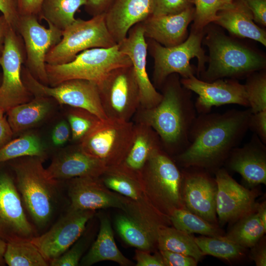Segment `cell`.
I'll use <instances>...</instances> for the list:
<instances>
[{
    "label": "cell",
    "mask_w": 266,
    "mask_h": 266,
    "mask_svg": "<svg viewBox=\"0 0 266 266\" xmlns=\"http://www.w3.org/2000/svg\"><path fill=\"white\" fill-rule=\"evenodd\" d=\"M251 114L249 108L199 114L190 131L189 143L176 155V161L184 168L214 173L244 138Z\"/></svg>",
    "instance_id": "1"
},
{
    "label": "cell",
    "mask_w": 266,
    "mask_h": 266,
    "mask_svg": "<svg viewBox=\"0 0 266 266\" xmlns=\"http://www.w3.org/2000/svg\"><path fill=\"white\" fill-rule=\"evenodd\" d=\"M176 74L165 81L163 97L155 106L143 109L140 121L157 133L166 150L176 155L188 146L190 129L197 116L191 91L184 88Z\"/></svg>",
    "instance_id": "2"
},
{
    "label": "cell",
    "mask_w": 266,
    "mask_h": 266,
    "mask_svg": "<svg viewBox=\"0 0 266 266\" xmlns=\"http://www.w3.org/2000/svg\"><path fill=\"white\" fill-rule=\"evenodd\" d=\"M45 158L27 156L9 161L15 182L27 211L39 227L46 225L54 208L58 181L48 175Z\"/></svg>",
    "instance_id": "3"
},
{
    "label": "cell",
    "mask_w": 266,
    "mask_h": 266,
    "mask_svg": "<svg viewBox=\"0 0 266 266\" xmlns=\"http://www.w3.org/2000/svg\"><path fill=\"white\" fill-rule=\"evenodd\" d=\"M205 44L208 65L198 77L203 81L241 78L266 67L263 55L216 30L208 32Z\"/></svg>",
    "instance_id": "4"
},
{
    "label": "cell",
    "mask_w": 266,
    "mask_h": 266,
    "mask_svg": "<svg viewBox=\"0 0 266 266\" xmlns=\"http://www.w3.org/2000/svg\"><path fill=\"white\" fill-rule=\"evenodd\" d=\"M100 177L108 188L125 197L124 213L143 227L157 242L159 229L171 224L169 219L159 212L149 200L140 173L120 165L107 167Z\"/></svg>",
    "instance_id": "5"
},
{
    "label": "cell",
    "mask_w": 266,
    "mask_h": 266,
    "mask_svg": "<svg viewBox=\"0 0 266 266\" xmlns=\"http://www.w3.org/2000/svg\"><path fill=\"white\" fill-rule=\"evenodd\" d=\"M140 175L147 198L161 214L169 219L175 210L185 208L182 172L163 148L152 153Z\"/></svg>",
    "instance_id": "6"
},
{
    "label": "cell",
    "mask_w": 266,
    "mask_h": 266,
    "mask_svg": "<svg viewBox=\"0 0 266 266\" xmlns=\"http://www.w3.org/2000/svg\"><path fill=\"white\" fill-rule=\"evenodd\" d=\"M132 65L118 44L109 48L84 50L71 62L62 65L46 64L48 85L56 86L70 79H83L99 84L115 68Z\"/></svg>",
    "instance_id": "7"
},
{
    "label": "cell",
    "mask_w": 266,
    "mask_h": 266,
    "mask_svg": "<svg viewBox=\"0 0 266 266\" xmlns=\"http://www.w3.org/2000/svg\"><path fill=\"white\" fill-rule=\"evenodd\" d=\"M203 35V31L192 28L189 36L178 45L165 47L153 40L147 43L154 61L153 76L156 84L163 85L173 74H179L182 78L195 75L196 70L190 64L194 58L198 59V75L204 71L208 58L201 46Z\"/></svg>",
    "instance_id": "8"
},
{
    "label": "cell",
    "mask_w": 266,
    "mask_h": 266,
    "mask_svg": "<svg viewBox=\"0 0 266 266\" xmlns=\"http://www.w3.org/2000/svg\"><path fill=\"white\" fill-rule=\"evenodd\" d=\"M116 44L107 27L105 13L87 20L76 19L62 31L60 41L49 50L45 62L49 65H62L72 61L84 50L109 48Z\"/></svg>",
    "instance_id": "9"
},
{
    "label": "cell",
    "mask_w": 266,
    "mask_h": 266,
    "mask_svg": "<svg viewBox=\"0 0 266 266\" xmlns=\"http://www.w3.org/2000/svg\"><path fill=\"white\" fill-rule=\"evenodd\" d=\"M134 130V125L130 121L107 118L83 137L79 146L107 167L119 166L127 155Z\"/></svg>",
    "instance_id": "10"
},
{
    "label": "cell",
    "mask_w": 266,
    "mask_h": 266,
    "mask_svg": "<svg viewBox=\"0 0 266 266\" xmlns=\"http://www.w3.org/2000/svg\"><path fill=\"white\" fill-rule=\"evenodd\" d=\"M22 78L33 96L54 99L58 102L86 109L101 120L107 119L100 100L97 84L83 79H70L50 86L34 78L23 65Z\"/></svg>",
    "instance_id": "11"
},
{
    "label": "cell",
    "mask_w": 266,
    "mask_h": 266,
    "mask_svg": "<svg viewBox=\"0 0 266 266\" xmlns=\"http://www.w3.org/2000/svg\"><path fill=\"white\" fill-rule=\"evenodd\" d=\"M97 86L107 117L129 121L140 105L139 88L132 65L112 70Z\"/></svg>",
    "instance_id": "12"
},
{
    "label": "cell",
    "mask_w": 266,
    "mask_h": 266,
    "mask_svg": "<svg viewBox=\"0 0 266 266\" xmlns=\"http://www.w3.org/2000/svg\"><path fill=\"white\" fill-rule=\"evenodd\" d=\"M25 58L22 39L10 27L0 54V66L2 69L0 108L5 112L13 106L30 101L33 96L22 78V69Z\"/></svg>",
    "instance_id": "13"
},
{
    "label": "cell",
    "mask_w": 266,
    "mask_h": 266,
    "mask_svg": "<svg viewBox=\"0 0 266 266\" xmlns=\"http://www.w3.org/2000/svg\"><path fill=\"white\" fill-rule=\"evenodd\" d=\"M39 20L34 15H20L16 32L24 46L26 58L24 66L34 78L48 85L46 56L60 41L62 31L50 24L46 28Z\"/></svg>",
    "instance_id": "14"
},
{
    "label": "cell",
    "mask_w": 266,
    "mask_h": 266,
    "mask_svg": "<svg viewBox=\"0 0 266 266\" xmlns=\"http://www.w3.org/2000/svg\"><path fill=\"white\" fill-rule=\"evenodd\" d=\"M94 210H68L50 229L31 238L45 258L49 262L68 250L82 235Z\"/></svg>",
    "instance_id": "15"
},
{
    "label": "cell",
    "mask_w": 266,
    "mask_h": 266,
    "mask_svg": "<svg viewBox=\"0 0 266 266\" xmlns=\"http://www.w3.org/2000/svg\"><path fill=\"white\" fill-rule=\"evenodd\" d=\"M214 173L217 184L216 213L220 225L235 222L256 211L257 192L239 184L224 168Z\"/></svg>",
    "instance_id": "16"
},
{
    "label": "cell",
    "mask_w": 266,
    "mask_h": 266,
    "mask_svg": "<svg viewBox=\"0 0 266 266\" xmlns=\"http://www.w3.org/2000/svg\"><path fill=\"white\" fill-rule=\"evenodd\" d=\"M180 82L186 89L198 95L195 103L198 113L210 112L213 106L235 104L249 108L244 84L235 79H218L203 81L193 75L181 78Z\"/></svg>",
    "instance_id": "17"
},
{
    "label": "cell",
    "mask_w": 266,
    "mask_h": 266,
    "mask_svg": "<svg viewBox=\"0 0 266 266\" xmlns=\"http://www.w3.org/2000/svg\"><path fill=\"white\" fill-rule=\"evenodd\" d=\"M20 197L11 175L0 171V238L6 242L34 237Z\"/></svg>",
    "instance_id": "18"
},
{
    "label": "cell",
    "mask_w": 266,
    "mask_h": 266,
    "mask_svg": "<svg viewBox=\"0 0 266 266\" xmlns=\"http://www.w3.org/2000/svg\"><path fill=\"white\" fill-rule=\"evenodd\" d=\"M182 172V194L186 209L212 224L217 223V184L206 170L188 167Z\"/></svg>",
    "instance_id": "19"
},
{
    "label": "cell",
    "mask_w": 266,
    "mask_h": 266,
    "mask_svg": "<svg viewBox=\"0 0 266 266\" xmlns=\"http://www.w3.org/2000/svg\"><path fill=\"white\" fill-rule=\"evenodd\" d=\"M120 51L130 59L139 91L140 105L148 109L157 105L163 95L157 91L146 70L148 43L141 23L129 30L127 37L118 43Z\"/></svg>",
    "instance_id": "20"
},
{
    "label": "cell",
    "mask_w": 266,
    "mask_h": 266,
    "mask_svg": "<svg viewBox=\"0 0 266 266\" xmlns=\"http://www.w3.org/2000/svg\"><path fill=\"white\" fill-rule=\"evenodd\" d=\"M69 180V207L94 211L116 208L124 211L125 197L108 188L100 177H79Z\"/></svg>",
    "instance_id": "21"
},
{
    "label": "cell",
    "mask_w": 266,
    "mask_h": 266,
    "mask_svg": "<svg viewBox=\"0 0 266 266\" xmlns=\"http://www.w3.org/2000/svg\"><path fill=\"white\" fill-rule=\"evenodd\" d=\"M266 145L254 133L249 142L232 151L224 165L241 175L250 186L266 185Z\"/></svg>",
    "instance_id": "22"
},
{
    "label": "cell",
    "mask_w": 266,
    "mask_h": 266,
    "mask_svg": "<svg viewBox=\"0 0 266 266\" xmlns=\"http://www.w3.org/2000/svg\"><path fill=\"white\" fill-rule=\"evenodd\" d=\"M153 0H113L105 12L108 30L117 44L131 28L152 15Z\"/></svg>",
    "instance_id": "23"
},
{
    "label": "cell",
    "mask_w": 266,
    "mask_h": 266,
    "mask_svg": "<svg viewBox=\"0 0 266 266\" xmlns=\"http://www.w3.org/2000/svg\"><path fill=\"white\" fill-rule=\"evenodd\" d=\"M194 15L192 6L176 14L152 15L141 22L144 36L165 47L178 45L187 38V28Z\"/></svg>",
    "instance_id": "24"
},
{
    "label": "cell",
    "mask_w": 266,
    "mask_h": 266,
    "mask_svg": "<svg viewBox=\"0 0 266 266\" xmlns=\"http://www.w3.org/2000/svg\"><path fill=\"white\" fill-rule=\"evenodd\" d=\"M106 168L102 162L79 146L57 155L46 169L51 178L58 181L79 177H100Z\"/></svg>",
    "instance_id": "25"
},
{
    "label": "cell",
    "mask_w": 266,
    "mask_h": 266,
    "mask_svg": "<svg viewBox=\"0 0 266 266\" xmlns=\"http://www.w3.org/2000/svg\"><path fill=\"white\" fill-rule=\"evenodd\" d=\"M214 23L233 35L266 46V31L256 24L252 13L242 0H233L229 6L218 13Z\"/></svg>",
    "instance_id": "26"
},
{
    "label": "cell",
    "mask_w": 266,
    "mask_h": 266,
    "mask_svg": "<svg viewBox=\"0 0 266 266\" xmlns=\"http://www.w3.org/2000/svg\"><path fill=\"white\" fill-rule=\"evenodd\" d=\"M98 217L100 223L99 233L88 252L81 259V265L89 266L104 261L114 262L122 266L133 265L118 248L109 218L103 213H100Z\"/></svg>",
    "instance_id": "27"
},
{
    "label": "cell",
    "mask_w": 266,
    "mask_h": 266,
    "mask_svg": "<svg viewBox=\"0 0 266 266\" xmlns=\"http://www.w3.org/2000/svg\"><path fill=\"white\" fill-rule=\"evenodd\" d=\"M160 148H162V145L157 133L150 127L139 122L134 125L129 150L121 165L129 170L140 173L152 153Z\"/></svg>",
    "instance_id": "28"
},
{
    "label": "cell",
    "mask_w": 266,
    "mask_h": 266,
    "mask_svg": "<svg viewBox=\"0 0 266 266\" xmlns=\"http://www.w3.org/2000/svg\"><path fill=\"white\" fill-rule=\"evenodd\" d=\"M51 99L34 96L30 101L8 109L6 118L13 134L33 127L47 117L52 110Z\"/></svg>",
    "instance_id": "29"
},
{
    "label": "cell",
    "mask_w": 266,
    "mask_h": 266,
    "mask_svg": "<svg viewBox=\"0 0 266 266\" xmlns=\"http://www.w3.org/2000/svg\"><path fill=\"white\" fill-rule=\"evenodd\" d=\"M191 234L170 226H163L158 230L157 248L159 250H166L179 253L193 257L198 262L204 256Z\"/></svg>",
    "instance_id": "30"
},
{
    "label": "cell",
    "mask_w": 266,
    "mask_h": 266,
    "mask_svg": "<svg viewBox=\"0 0 266 266\" xmlns=\"http://www.w3.org/2000/svg\"><path fill=\"white\" fill-rule=\"evenodd\" d=\"M87 0H43L39 19L63 31L76 20L75 12Z\"/></svg>",
    "instance_id": "31"
},
{
    "label": "cell",
    "mask_w": 266,
    "mask_h": 266,
    "mask_svg": "<svg viewBox=\"0 0 266 266\" xmlns=\"http://www.w3.org/2000/svg\"><path fill=\"white\" fill-rule=\"evenodd\" d=\"M3 257L5 264L9 266H47L49 264L29 238H19L6 242Z\"/></svg>",
    "instance_id": "32"
},
{
    "label": "cell",
    "mask_w": 266,
    "mask_h": 266,
    "mask_svg": "<svg viewBox=\"0 0 266 266\" xmlns=\"http://www.w3.org/2000/svg\"><path fill=\"white\" fill-rule=\"evenodd\" d=\"M115 225L121 237L129 245L150 253L157 247V240L124 213L116 217Z\"/></svg>",
    "instance_id": "33"
},
{
    "label": "cell",
    "mask_w": 266,
    "mask_h": 266,
    "mask_svg": "<svg viewBox=\"0 0 266 266\" xmlns=\"http://www.w3.org/2000/svg\"><path fill=\"white\" fill-rule=\"evenodd\" d=\"M235 222L225 236L244 248L254 246L266 233L256 211Z\"/></svg>",
    "instance_id": "34"
},
{
    "label": "cell",
    "mask_w": 266,
    "mask_h": 266,
    "mask_svg": "<svg viewBox=\"0 0 266 266\" xmlns=\"http://www.w3.org/2000/svg\"><path fill=\"white\" fill-rule=\"evenodd\" d=\"M27 156L46 157L44 146L35 134L28 133L11 140L0 149V165Z\"/></svg>",
    "instance_id": "35"
},
{
    "label": "cell",
    "mask_w": 266,
    "mask_h": 266,
    "mask_svg": "<svg viewBox=\"0 0 266 266\" xmlns=\"http://www.w3.org/2000/svg\"><path fill=\"white\" fill-rule=\"evenodd\" d=\"M169 220L173 227L187 233L208 236L223 235V232L217 225L210 223L186 208L175 210Z\"/></svg>",
    "instance_id": "36"
},
{
    "label": "cell",
    "mask_w": 266,
    "mask_h": 266,
    "mask_svg": "<svg viewBox=\"0 0 266 266\" xmlns=\"http://www.w3.org/2000/svg\"><path fill=\"white\" fill-rule=\"evenodd\" d=\"M195 241L202 252L227 260L236 259L244 255V248L228 239L225 236H200Z\"/></svg>",
    "instance_id": "37"
},
{
    "label": "cell",
    "mask_w": 266,
    "mask_h": 266,
    "mask_svg": "<svg viewBox=\"0 0 266 266\" xmlns=\"http://www.w3.org/2000/svg\"><path fill=\"white\" fill-rule=\"evenodd\" d=\"M244 85L252 113L266 110V73L264 69L248 75Z\"/></svg>",
    "instance_id": "38"
},
{
    "label": "cell",
    "mask_w": 266,
    "mask_h": 266,
    "mask_svg": "<svg viewBox=\"0 0 266 266\" xmlns=\"http://www.w3.org/2000/svg\"><path fill=\"white\" fill-rule=\"evenodd\" d=\"M233 0H193L195 15L192 29L203 31L211 22H215L218 13L227 8Z\"/></svg>",
    "instance_id": "39"
},
{
    "label": "cell",
    "mask_w": 266,
    "mask_h": 266,
    "mask_svg": "<svg viewBox=\"0 0 266 266\" xmlns=\"http://www.w3.org/2000/svg\"><path fill=\"white\" fill-rule=\"evenodd\" d=\"M72 139L80 141L101 120L92 112L80 108L73 107L67 115Z\"/></svg>",
    "instance_id": "40"
},
{
    "label": "cell",
    "mask_w": 266,
    "mask_h": 266,
    "mask_svg": "<svg viewBox=\"0 0 266 266\" xmlns=\"http://www.w3.org/2000/svg\"><path fill=\"white\" fill-rule=\"evenodd\" d=\"M87 245L86 238H80L63 254L51 260L49 264L51 266H78L81 258Z\"/></svg>",
    "instance_id": "41"
},
{
    "label": "cell",
    "mask_w": 266,
    "mask_h": 266,
    "mask_svg": "<svg viewBox=\"0 0 266 266\" xmlns=\"http://www.w3.org/2000/svg\"><path fill=\"white\" fill-rule=\"evenodd\" d=\"M153 16L179 13L193 6V0H153Z\"/></svg>",
    "instance_id": "42"
},
{
    "label": "cell",
    "mask_w": 266,
    "mask_h": 266,
    "mask_svg": "<svg viewBox=\"0 0 266 266\" xmlns=\"http://www.w3.org/2000/svg\"><path fill=\"white\" fill-rule=\"evenodd\" d=\"M0 12L9 26L16 31L20 17L18 0H0Z\"/></svg>",
    "instance_id": "43"
},
{
    "label": "cell",
    "mask_w": 266,
    "mask_h": 266,
    "mask_svg": "<svg viewBox=\"0 0 266 266\" xmlns=\"http://www.w3.org/2000/svg\"><path fill=\"white\" fill-rule=\"evenodd\" d=\"M165 266H196L198 261L193 257L179 253L159 250Z\"/></svg>",
    "instance_id": "44"
},
{
    "label": "cell",
    "mask_w": 266,
    "mask_h": 266,
    "mask_svg": "<svg viewBox=\"0 0 266 266\" xmlns=\"http://www.w3.org/2000/svg\"><path fill=\"white\" fill-rule=\"evenodd\" d=\"M249 129L266 144V110L251 114L249 122Z\"/></svg>",
    "instance_id": "45"
},
{
    "label": "cell",
    "mask_w": 266,
    "mask_h": 266,
    "mask_svg": "<svg viewBox=\"0 0 266 266\" xmlns=\"http://www.w3.org/2000/svg\"><path fill=\"white\" fill-rule=\"evenodd\" d=\"M252 13L255 22L266 26V0H242Z\"/></svg>",
    "instance_id": "46"
},
{
    "label": "cell",
    "mask_w": 266,
    "mask_h": 266,
    "mask_svg": "<svg viewBox=\"0 0 266 266\" xmlns=\"http://www.w3.org/2000/svg\"><path fill=\"white\" fill-rule=\"evenodd\" d=\"M134 258L136 266H165L160 252L151 255L150 252L137 249Z\"/></svg>",
    "instance_id": "47"
},
{
    "label": "cell",
    "mask_w": 266,
    "mask_h": 266,
    "mask_svg": "<svg viewBox=\"0 0 266 266\" xmlns=\"http://www.w3.org/2000/svg\"><path fill=\"white\" fill-rule=\"evenodd\" d=\"M70 134L69 124L66 121H60L55 126L52 133L53 143L56 146L62 145L67 141Z\"/></svg>",
    "instance_id": "48"
},
{
    "label": "cell",
    "mask_w": 266,
    "mask_h": 266,
    "mask_svg": "<svg viewBox=\"0 0 266 266\" xmlns=\"http://www.w3.org/2000/svg\"><path fill=\"white\" fill-rule=\"evenodd\" d=\"M42 1L43 0H18L20 15H34L39 17Z\"/></svg>",
    "instance_id": "49"
},
{
    "label": "cell",
    "mask_w": 266,
    "mask_h": 266,
    "mask_svg": "<svg viewBox=\"0 0 266 266\" xmlns=\"http://www.w3.org/2000/svg\"><path fill=\"white\" fill-rule=\"evenodd\" d=\"M113 0H87L85 5L86 11L93 16L106 12Z\"/></svg>",
    "instance_id": "50"
},
{
    "label": "cell",
    "mask_w": 266,
    "mask_h": 266,
    "mask_svg": "<svg viewBox=\"0 0 266 266\" xmlns=\"http://www.w3.org/2000/svg\"><path fill=\"white\" fill-rule=\"evenodd\" d=\"M251 257L257 266H266V247L264 241L260 240L251 247Z\"/></svg>",
    "instance_id": "51"
},
{
    "label": "cell",
    "mask_w": 266,
    "mask_h": 266,
    "mask_svg": "<svg viewBox=\"0 0 266 266\" xmlns=\"http://www.w3.org/2000/svg\"><path fill=\"white\" fill-rule=\"evenodd\" d=\"M13 133L6 117L0 119V149L11 139Z\"/></svg>",
    "instance_id": "52"
},
{
    "label": "cell",
    "mask_w": 266,
    "mask_h": 266,
    "mask_svg": "<svg viewBox=\"0 0 266 266\" xmlns=\"http://www.w3.org/2000/svg\"><path fill=\"white\" fill-rule=\"evenodd\" d=\"M7 21L2 15L0 16V54H1L4 43L7 31L10 28Z\"/></svg>",
    "instance_id": "53"
},
{
    "label": "cell",
    "mask_w": 266,
    "mask_h": 266,
    "mask_svg": "<svg viewBox=\"0 0 266 266\" xmlns=\"http://www.w3.org/2000/svg\"><path fill=\"white\" fill-rule=\"evenodd\" d=\"M256 212L264 227L266 230V201L259 204L256 208Z\"/></svg>",
    "instance_id": "54"
},
{
    "label": "cell",
    "mask_w": 266,
    "mask_h": 266,
    "mask_svg": "<svg viewBox=\"0 0 266 266\" xmlns=\"http://www.w3.org/2000/svg\"><path fill=\"white\" fill-rule=\"evenodd\" d=\"M6 242L0 238V266H4L5 264L4 260V254L6 248Z\"/></svg>",
    "instance_id": "55"
},
{
    "label": "cell",
    "mask_w": 266,
    "mask_h": 266,
    "mask_svg": "<svg viewBox=\"0 0 266 266\" xmlns=\"http://www.w3.org/2000/svg\"><path fill=\"white\" fill-rule=\"evenodd\" d=\"M5 112L1 108H0V119L3 118L4 116V114Z\"/></svg>",
    "instance_id": "56"
},
{
    "label": "cell",
    "mask_w": 266,
    "mask_h": 266,
    "mask_svg": "<svg viewBox=\"0 0 266 266\" xmlns=\"http://www.w3.org/2000/svg\"><path fill=\"white\" fill-rule=\"evenodd\" d=\"M1 80H2V73L0 72V86L1 83Z\"/></svg>",
    "instance_id": "57"
}]
</instances>
